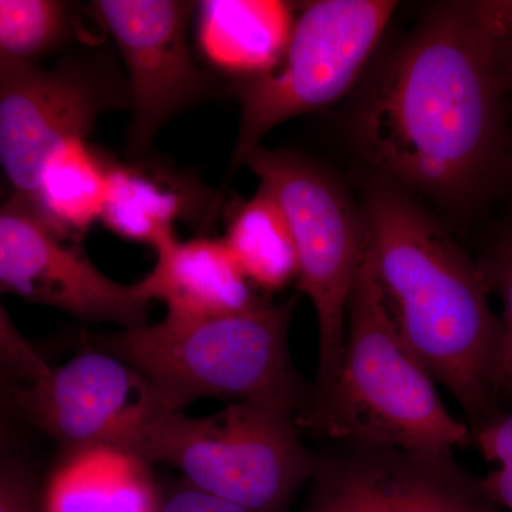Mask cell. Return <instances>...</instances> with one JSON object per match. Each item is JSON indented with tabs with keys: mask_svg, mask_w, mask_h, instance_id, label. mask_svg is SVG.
I'll return each instance as SVG.
<instances>
[{
	"mask_svg": "<svg viewBox=\"0 0 512 512\" xmlns=\"http://www.w3.org/2000/svg\"><path fill=\"white\" fill-rule=\"evenodd\" d=\"M120 94L89 63L0 70V170L13 198L28 204L47 156L69 138H87Z\"/></svg>",
	"mask_w": 512,
	"mask_h": 512,
	"instance_id": "cell-11",
	"label": "cell"
},
{
	"mask_svg": "<svg viewBox=\"0 0 512 512\" xmlns=\"http://www.w3.org/2000/svg\"><path fill=\"white\" fill-rule=\"evenodd\" d=\"M158 512H252L194 487L183 488L161 503Z\"/></svg>",
	"mask_w": 512,
	"mask_h": 512,
	"instance_id": "cell-24",
	"label": "cell"
},
{
	"mask_svg": "<svg viewBox=\"0 0 512 512\" xmlns=\"http://www.w3.org/2000/svg\"><path fill=\"white\" fill-rule=\"evenodd\" d=\"M15 384L8 382L0 375V458L10 457L12 447V430H10V414L18 409L15 400Z\"/></svg>",
	"mask_w": 512,
	"mask_h": 512,
	"instance_id": "cell-26",
	"label": "cell"
},
{
	"mask_svg": "<svg viewBox=\"0 0 512 512\" xmlns=\"http://www.w3.org/2000/svg\"><path fill=\"white\" fill-rule=\"evenodd\" d=\"M488 292L503 303V355L498 377V404L512 412V224L495 228L476 258Z\"/></svg>",
	"mask_w": 512,
	"mask_h": 512,
	"instance_id": "cell-20",
	"label": "cell"
},
{
	"mask_svg": "<svg viewBox=\"0 0 512 512\" xmlns=\"http://www.w3.org/2000/svg\"><path fill=\"white\" fill-rule=\"evenodd\" d=\"M195 3L180 0H99L97 18L109 30L128 74V147L146 153L158 131L204 99L211 77L192 57L188 28Z\"/></svg>",
	"mask_w": 512,
	"mask_h": 512,
	"instance_id": "cell-10",
	"label": "cell"
},
{
	"mask_svg": "<svg viewBox=\"0 0 512 512\" xmlns=\"http://www.w3.org/2000/svg\"><path fill=\"white\" fill-rule=\"evenodd\" d=\"M0 293L126 329L146 323L150 301L97 268L79 242L57 235L22 202L0 204Z\"/></svg>",
	"mask_w": 512,
	"mask_h": 512,
	"instance_id": "cell-12",
	"label": "cell"
},
{
	"mask_svg": "<svg viewBox=\"0 0 512 512\" xmlns=\"http://www.w3.org/2000/svg\"><path fill=\"white\" fill-rule=\"evenodd\" d=\"M244 165L284 211L298 254L299 289L318 319V372L309 407L338 376L350 292L367 248L362 208L328 171L293 151L261 146Z\"/></svg>",
	"mask_w": 512,
	"mask_h": 512,
	"instance_id": "cell-6",
	"label": "cell"
},
{
	"mask_svg": "<svg viewBox=\"0 0 512 512\" xmlns=\"http://www.w3.org/2000/svg\"><path fill=\"white\" fill-rule=\"evenodd\" d=\"M488 512H504L501 510V508H494V510L488 511Z\"/></svg>",
	"mask_w": 512,
	"mask_h": 512,
	"instance_id": "cell-28",
	"label": "cell"
},
{
	"mask_svg": "<svg viewBox=\"0 0 512 512\" xmlns=\"http://www.w3.org/2000/svg\"><path fill=\"white\" fill-rule=\"evenodd\" d=\"M296 423L320 440L431 454L471 444L466 421L448 412L433 377L404 345L367 248L350 292L338 376Z\"/></svg>",
	"mask_w": 512,
	"mask_h": 512,
	"instance_id": "cell-3",
	"label": "cell"
},
{
	"mask_svg": "<svg viewBox=\"0 0 512 512\" xmlns=\"http://www.w3.org/2000/svg\"><path fill=\"white\" fill-rule=\"evenodd\" d=\"M299 430L295 414L269 403H231L207 417L168 413L138 456L177 468L202 493L252 512H284L315 464Z\"/></svg>",
	"mask_w": 512,
	"mask_h": 512,
	"instance_id": "cell-5",
	"label": "cell"
},
{
	"mask_svg": "<svg viewBox=\"0 0 512 512\" xmlns=\"http://www.w3.org/2000/svg\"><path fill=\"white\" fill-rule=\"evenodd\" d=\"M295 13L278 0H207L198 6V40L214 66L251 77L278 63L291 39Z\"/></svg>",
	"mask_w": 512,
	"mask_h": 512,
	"instance_id": "cell-15",
	"label": "cell"
},
{
	"mask_svg": "<svg viewBox=\"0 0 512 512\" xmlns=\"http://www.w3.org/2000/svg\"><path fill=\"white\" fill-rule=\"evenodd\" d=\"M302 512H488L498 508L483 478L454 454H431L355 441H330L313 453Z\"/></svg>",
	"mask_w": 512,
	"mask_h": 512,
	"instance_id": "cell-8",
	"label": "cell"
},
{
	"mask_svg": "<svg viewBox=\"0 0 512 512\" xmlns=\"http://www.w3.org/2000/svg\"><path fill=\"white\" fill-rule=\"evenodd\" d=\"M222 241L249 284L274 292L298 279L289 222L278 202L261 188L235 205Z\"/></svg>",
	"mask_w": 512,
	"mask_h": 512,
	"instance_id": "cell-17",
	"label": "cell"
},
{
	"mask_svg": "<svg viewBox=\"0 0 512 512\" xmlns=\"http://www.w3.org/2000/svg\"><path fill=\"white\" fill-rule=\"evenodd\" d=\"M161 501L143 457L113 446L70 448L49 478L40 512H158Z\"/></svg>",
	"mask_w": 512,
	"mask_h": 512,
	"instance_id": "cell-14",
	"label": "cell"
},
{
	"mask_svg": "<svg viewBox=\"0 0 512 512\" xmlns=\"http://www.w3.org/2000/svg\"><path fill=\"white\" fill-rule=\"evenodd\" d=\"M295 306L296 298H289L220 318L165 315L156 325L111 336L107 348L153 383L170 412L215 397L275 404L298 417L311 402L312 387L289 355Z\"/></svg>",
	"mask_w": 512,
	"mask_h": 512,
	"instance_id": "cell-4",
	"label": "cell"
},
{
	"mask_svg": "<svg viewBox=\"0 0 512 512\" xmlns=\"http://www.w3.org/2000/svg\"><path fill=\"white\" fill-rule=\"evenodd\" d=\"M501 0L433 6L370 67L348 116L376 174L468 218L507 188L512 130Z\"/></svg>",
	"mask_w": 512,
	"mask_h": 512,
	"instance_id": "cell-1",
	"label": "cell"
},
{
	"mask_svg": "<svg viewBox=\"0 0 512 512\" xmlns=\"http://www.w3.org/2000/svg\"><path fill=\"white\" fill-rule=\"evenodd\" d=\"M367 252L404 345L466 416L471 436L503 412V323L476 259L383 175L362 188Z\"/></svg>",
	"mask_w": 512,
	"mask_h": 512,
	"instance_id": "cell-2",
	"label": "cell"
},
{
	"mask_svg": "<svg viewBox=\"0 0 512 512\" xmlns=\"http://www.w3.org/2000/svg\"><path fill=\"white\" fill-rule=\"evenodd\" d=\"M49 370L45 359L19 332L0 302V375L20 387L36 383Z\"/></svg>",
	"mask_w": 512,
	"mask_h": 512,
	"instance_id": "cell-22",
	"label": "cell"
},
{
	"mask_svg": "<svg viewBox=\"0 0 512 512\" xmlns=\"http://www.w3.org/2000/svg\"><path fill=\"white\" fill-rule=\"evenodd\" d=\"M109 163L87 138H69L47 156L26 207L60 237L79 242L101 220Z\"/></svg>",
	"mask_w": 512,
	"mask_h": 512,
	"instance_id": "cell-16",
	"label": "cell"
},
{
	"mask_svg": "<svg viewBox=\"0 0 512 512\" xmlns=\"http://www.w3.org/2000/svg\"><path fill=\"white\" fill-rule=\"evenodd\" d=\"M16 406L69 448L113 446L138 454L148 430L167 409L136 367L109 352H84L29 386Z\"/></svg>",
	"mask_w": 512,
	"mask_h": 512,
	"instance_id": "cell-9",
	"label": "cell"
},
{
	"mask_svg": "<svg viewBox=\"0 0 512 512\" xmlns=\"http://www.w3.org/2000/svg\"><path fill=\"white\" fill-rule=\"evenodd\" d=\"M0 512H40L28 478L12 457L0 458Z\"/></svg>",
	"mask_w": 512,
	"mask_h": 512,
	"instance_id": "cell-23",
	"label": "cell"
},
{
	"mask_svg": "<svg viewBox=\"0 0 512 512\" xmlns=\"http://www.w3.org/2000/svg\"><path fill=\"white\" fill-rule=\"evenodd\" d=\"M184 198L163 178L136 165L109 163L101 222L114 234L157 249L175 238Z\"/></svg>",
	"mask_w": 512,
	"mask_h": 512,
	"instance_id": "cell-18",
	"label": "cell"
},
{
	"mask_svg": "<svg viewBox=\"0 0 512 512\" xmlns=\"http://www.w3.org/2000/svg\"><path fill=\"white\" fill-rule=\"evenodd\" d=\"M396 8L390 0L306 3L278 63L237 84L241 120L231 170L279 124L323 109L359 84Z\"/></svg>",
	"mask_w": 512,
	"mask_h": 512,
	"instance_id": "cell-7",
	"label": "cell"
},
{
	"mask_svg": "<svg viewBox=\"0 0 512 512\" xmlns=\"http://www.w3.org/2000/svg\"><path fill=\"white\" fill-rule=\"evenodd\" d=\"M507 188H510L511 194H512V138H511V148H510V164H508Z\"/></svg>",
	"mask_w": 512,
	"mask_h": 512,
	"instance_id": "cell-27",
	"label": "cell"
},
{
	"mask_svg": "<svg viewBox=\"0 0 512 512\" xmlns=\"http://www.w3.org/2000/svg\"><path fill=\"white\" fill-rule=\"evenodd\" d=\"M471 444L497 468L483 477L485 493L498 508L512 512V412H500L471 436Z\"/></svg>",
	"mask_w": 512,
	"mask_h": 512,
	"instance_id": "cell-21",
	"label": "cell"
},
{
	"mask_svg": "<svg viewBox=\"0 0 512 512\" xmlns=\"http://www.w3.org/2000/svg\"><path fill=\"white\" fill-rule=\"evenodd\" d=\"M154 251L156 265L134 286L147 301L163 302L167 315L220 318L264 303L252 292L222 239L175 237Z\"/></svg>",
	"mask_w": 512,
	"mask_h": 512,
	"instance_id": "cell-13",
	"label": "cell"
},
{
	"mask_svg": "<svg viewBox=\"0 0 512 512\" xmlns=\"http://www.w3.org/2000/svg\"><path fill=\"white\" fill-rule=\"evenodd\" d=\"M70 28L66 3L0 0V70L33 64L59 45Z\"/></svg>",
	"mask_w": 512,
	"mask_h": 512,
	"instance_id": "cell-19",
	"label": "cell"
},
{
	"mask_svg": "<svg viewBox=\"0 0 512 512\" xmlns=\"http://www.w3.org/2000/svg\"><path fill=\"white\" fill-rule=\"evenodd\" d=\"M501 70L505 84L512 94V0H501V25L498 37Z\"/></svg>",
	"mask_w": 512,
	"mask_h": 512,
	"instance_id": "cell-25",
	"label": "cell"
}]
</instances>
